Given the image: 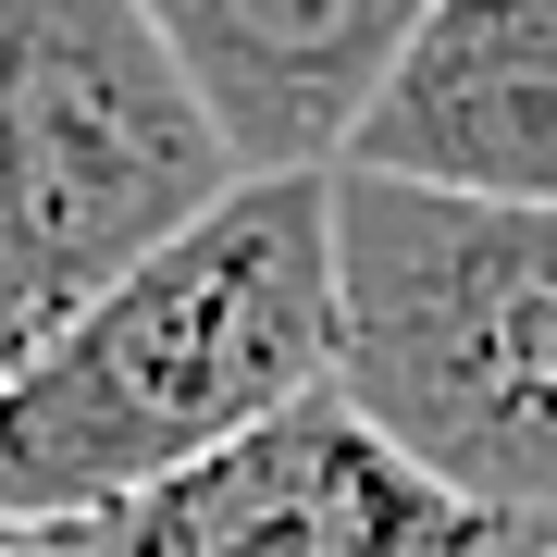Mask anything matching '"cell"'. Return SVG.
Wrapping results in <instances>:
<instances>
[{"instance_id": "cell-1", "label": "cell", "mask_w": 557, "mask_h": 557, "mask_svg": "<svg viewBox=\"0 0 557 557\" xmlns=\"http://www.w3.org/2000/svg\"><path fill=\"white\" fill-rule=\"evenodd\" d=\"M335 384V174H248L0 384V533L137 508Z\"/></svg>"}, {"instance_id": "cell-2", "label": "cell", "mask_w": 557, "mask_h": 557, "mask_svg": "<svg viewBox=\"0 0 557 557\" xmlns=\"http://www.w3.org/2000/svg\"><path fill=\"white\" fill-rule=\"evenodd\" d=\"M335 397L557 545V211L335 174Z\"/></svg>"}, {"instance_id": "cell-3", "label": "cell", "mask_w": 557, "mask_h": 557, "mask_svg": "<svg viewBox=\"0 0 557 557\" xmlns=\"http://www.w3.org/2000/svg\"><path fill=\"white\" fill-rule=\"evenodd\" d=\"M248 186L137 0H0V310L25 335L112 298Z\"/></svg>"}, {"instance_id": "cell-4", "label": "cell", "mask_w": 557, "mask_h": 557, "mask_svg": "<svg viewBox=\"0 0 557 557\" xmlns=\"http://www.w3.org/2000/svg\"><path fill=\"white\" fill-rule=\"evenodd\" d=\"M50 545L62 557H545L496 508L446 496L421 458H397L335 384L137 508L62 520Z\"/></svg>"}, {"instance_id": "cell-5", "label": "cell", "mask_w": 557, "mask_h": 557, "mask_svg": "<svg viewBox=\"0 0 557 557\" xmlns=\"http://www.w3.org/2000/svg\"><path fill=\"white\" fill-rule=\"evenodd\" d=\"M335 174L557 211V0H434Z\"/></svg>"}, {"instance_id": "cell-6", "label": "cell", "mask_w": 557, "mask_h": 557, "mask_svg": "<svg viewBox=\"0 0 557 557\" xmlns=\"http://www.w3.org/2000/svg\"><path fill=\"white\" fill-rule=\"evenodd\" d=\"M248 174H335L434 0H137Z\"/></svg>"}, {"instance_id": "cell-7", "label": "cell", "mask_w": 557, "mask_h": 557, "mask_svg": "<svg viewBox=\"0 0 557 557\" xmlns=\"http://www.w3.org/2000/svg\"><path fill=\"white\" fill-rule=\"evenodd\" d=\"M25 347H38V335H25V322H13V310H0V384H13V372H25Z\"/></svg>"}, {"instance_id": "cell-8", "label": "cell", "mask_w": 557, "mask_h": 557, "mask_svg": "<svg viewBox=\"0 0 557 557\" xmlns=\"http://www.w3.org/2000/svg\"><path fill=\"white\" fill-rule=\"evenodd\" d=\"M0 557H62V545L50 533H0Z\"/></svg>"}, {"instance_id": "cell-9", "label": "cell", "mask_w": 557, "mask_h": 557, "mask_svg": "<svg viewBox=\"0 0 557 557\" xmlns=\"http://www.w3.org/2000/svg\"><path fill=\"white\" fill-rule=\"evenodd\" d=\"M545 557H557V545H545Z\"/></svg>"}]
</instances>
